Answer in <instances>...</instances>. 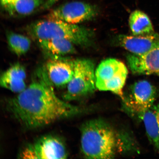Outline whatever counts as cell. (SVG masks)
<instances>
[{
	"instance_id": "cell-1",
	"label": "cell",
	"mask_w": 159,
	"mask_h": 159,
	"mask_svg": "<svg viewBox=\"0 0 159 159\" xmlns=\"http://www.w3.org/2000/svg\"><path fill=\"white\" fill-rule=\"evenodd\" d=\"M35 76L24 90L6 101L7 111L23 126L38 128L82 112L57 96L44 67Z\"/></svg>"
},
{
	"instance_id": "cell-2",
	"label": "cell",
	"mask_w": 159,
	"mask_h": 159,
	"mask_svg": "<svg viewBox=\"0 0 159 159\" xmlns=\"http://www.w3.org/2000/svg\"><path fill=\"white\" fill-rule=\"evenodd\" d=\"M81 150L87 158H114L122 152V133L118 134L101 119L87 121L81 128Z\"/></svg>"
},
{
	"instance_id": "cell-3",
	"label": "cell",
	"mask_w": 159,
	"mask_h": 159,
	"mask_svg": "<svg viewBox=\"0 0 159 159\" xmlns=\"http://www.w3.org/2000/svg\"><path fill=\"white\" fill-rule=\"evenodd\" d=\"M26 31L32 38L37 40L63 39L75 45L86 46L90 43L91 33L77 25L62 21L45 19L28 25Z\"/></svg>"
},
{
	"instance_id": "cell-4",
	"label": "cell",
	"mask_w": 159,
	"mask_h": 159,
	"mask_svg": "<svg viewBox=\"0 0 159 159\" xmlns=\"http://www.w3.org/2000/svg\"><path fill=\"white\" fill-rule=\"evenodd\" d=\"M157 96L156 87L146 80L139 81L124 93L123 108L130 116L142 120L145 113L154 105Z\"/></svg>"
},
{
	"instance_id": "cell-5",
	"label": "cell",
	"mask_w": 159,
	"mask_h": 159,
	"mask_svg": "<svg viewBox=\"0 0 159 159\" xmlns=\"http://www.w3.org/2000/svg\"><path fill=\"white\" fill-rule=\"evenodd\" d=\"M74 72L67 85L63 98L74 101L92 94L96 89L94 64L90 60H74Z\"/></svg>"
},
{
	"instance_id": "cell-6",
	"label": "cell",
	"mask_w": 159,
	"mask_h": 159,
	"mask_svg": "<svg viewBox=\"0 0 159 159\" xmlns=\"http://www.w3.org/2000/svg\"><path fill=\"white\" fill-rule=\"evenodd\" d=\"M128 70L121 61L108 59L100 63L95 71L97 89L111 91L122 98V89L126 82Z\"/></svg>"
},
{
	"instance_id": "cell-7",
	"label": "cell",
	"mask_w": 159,
	"mask_h": 159,
	"mask_svg": "<svg viewBox=\"0 0 159 159\" xmlns=\"http://www.w3.org/2000/svg\"><path fill=\"white\" fill-rule=\"evenodd\" d=\"M96 6L80 1L70 2L52 10L46 19L77 25L94 18L98 13Z\"/></svg>"
},
{
	"instance_id": "cell-8",
	"label": "cell",
	"mask_w": 159,
	"mask_h": 159,
	"mask_svg": "<svg viewBox=\"0 0 159 159\" xmlns=\"http://www.w3.org/2000/svg\"><path fill=\"white\" fill-rule=\"evenodd\" d=\"M20 156L24 159H65L67 152L61 139L47 136L28 145L22 151Z\"/></svg>"
},
{
	"instance_id": "cell-9",
	"label": "cell",
	"mask_w": 159,
	"mask_h": 159,
	"mask_svg": "<svg viewBox=\"0 0 159 159\" xmlns=\"http://www.w3.org/2000/svg\"><path fill=\"white\" fill-rule=\"evenodd\" d=\"M74 61L59 57L49 60L44 67L50 82L53 87L67 86L73 77Z\"/></svg>"
},
{
	"instance_id": "cell-10",
	"label": "cell",
	"mask_w": 159,
	"mask_h": 159,
	"mask_svg": "<svg viewBox=\"0 0 159 159\" xmlns=\"http://www.w3.org/2000/svg\"><path fill=\"white\" fill-rule=\"evenodd\" d=\"M127 61L134 74L159 75V45L143 55L129 54Z\"/></svg>"
},
{
	"instance_id": "cell-11",
	"label": "cell",
	"mask_w": 159,
	"mask_h": 159,
	"mask_svg": "<svg viewBox=\"0 0 159 159\" xmlns=\"http://www.w3.org/2000/svg\"><path fill=\"white\" fill-rule=\"evenodd\" d=\"M119 44L133 54L143 55L159 45V36L154 33L141 35H120Z\"/></svg>"
},
{
	"instance_id": "cell-12",
	"label": "cell",
	"mask_w": 159,
	"mask_h": 159,
	"mask_svg": "<svg viewBox=\"0 0 159 159\" xmlns=\"http://www.w3.org/2000/svg\"><path fill=\"white\" fill-rule=\"evenodd\" d=\"M26 73L24 66L19 63L13 65L2 73L0 85L3 88L19 94L26 88Z\"/></svg>"
},
{
	"instance_id": "cell-13",
	"label": "cell",
	"mask_w": 159,
	"mask_h": 159,
	"mask_svg": "<svg viewBox=\"0 0 159 159\" xmlns=\"http://www.w3.org/2000/svg\"><path fill=\"white\" fill-rule=\"evenodd\" d=\"M2 7L9 16H25L30 15L44 3V0H1Z\"/></svg>"
},
{
	"instance_id": "cell-14",
	"label": "cell",
	"mask_w": 159,
	"mask_h": 159,
	"mask_svg": "<svg viewBox=\"0 0 159 159\" xmlns=\"http://www.w3.org/2000/svg\"><path fill=\"white\" fill-rule=\"evenodd\" d=\"M144 122L148 139L155 151L159 152V103L153 105L144 115Z\"/></svg>"
},
{
	"instance_id": "cell-15",
	"label": "cell",
	"mask_w": 159,
	"mask_h": 159,
	"mask_svg": "<svg viewBox=\"0 0 159 159\" xmlns=\"http://www.w3.org/2000/svg\"><path fill=\"white\" fill-rule=\"evenodd\" d=\"M37 41L43 51L55 57H61L76 52L75 45L67 39H54L39 40Z\"/></svg>"
},
{
	"instance_id": "cell-16",
	"label": "cell",
	"mask_w": 159,
	"mask_h": 159,
	"mask_svg": "<svg viewBox=\"0 0 159 159\" xmlns=\"http://www.w3.org/2000/svg\"><path fill=\"white\" fill-rule=\"evenodd\" d=\"M129 25L134 35H148L154 33L152 23L148 16L139 10H136L131 14Z\"/></svg>"
},
{
	"instance_id": "cell-17",
	"label": "cell",
	"mask_w": 159,
	"mask_h": 159,
	"mask_svg": "<svg viewBox=\"0 0 159 159\" xmlns=\"http://www.w3.org/2000/svg\"><path fill=\"white\" fill-rule=\"evenodd\" d=\"M7 37L9 48L17 56L24 55L30 48L31 40L25 35L9 32Z\"/></svg>"
},
{
	"instance_id": "cell-18",
	"label": "cell",
	"mask_w": 159,
	"mask_h": 159,
	"mask_svg": "<svg viewBox=\"0 0 159 159\" xmlns=\"http://www.w3.org/2000/svg\"><path fill=\"white\" fill-rule=\"evenodd\" d=\"M58 1V0H47L43 6V8L44 9L49 8L54 5Z\"/></svg>"
}]
</instances>
